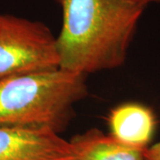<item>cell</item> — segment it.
I'll list each match as a JSON object with an SVG mask.
<instances>
[{"mask_svg":"<svg viewBox=\"0 0 160 160\" xmlns=\"http://www.w3.org/2000/svg\"><path fill=\"white\" fill-rule=\"evenodd\" d=\"M60 68L56 37L44 22L12 14L0 20V79Z\"/></svg>","mask_w":160,"mask_h":160,"instance_id":"3957f363","label":"cell"},{"mask_svg":"<svg viewBox=\"0 0 160 160\" xmlns=\"http://www.w3.org/2000/svg\"><path fill=\"white\" fill-rule=\"evenodd\" d=\"M0 160H78L69 141L46 128L0 126Z\"/></svg>","mask_w":160,"mask_h":160,"instance_id":"277c9868","label":"cell"},{"mask_svg":"<svg viewBox=\"0 0 160 160\" xmlns=\"http://www.w3.org/2000/svg\"><path fill=\"white\" fill-rule=\"evenodd\" d=\"M126 1H128V2L132 3V4H136V5L143 6V7H146L150 4L160 3V0H126Z\"/></svg>","mask_w":160,"mask_h":160,"instance_id":"ba28073f","label":"cell"},{"mask_svg":"<svg viewBox=\"0 0 160 160\" xmlns=\"http://www.w3.org/2000/svg\"><path fill=\"white\" fill-rule=\"evenodd\" d=\"M110 135L120 142L144 149L153 136L156 118L147 106L135 102L120 104L108 116Z\"/></svg>","mask_w":160,"mask_h":160,"instance_id":"5b68a950","label":"cell"},{"mask_svg":"<svg viewBox=\"0 0 160 160\" xmlns=\"http://www.w3.org/2000/svg\"><path fill=\"white\" fill-rule=\"evenodd\" d=\"M54 1L62 12L61 69L87 76L125 63L145 7L126 0Z\"/></svg>","mask_w":160,"mask_h":160,"instance_id":"6da1fadb","label":"cell"},{"mask_svg":"<svg viewBox=\"0 0 160 160\" xmlns=\"http://www.w3.org/2000/svg\"><path fill=\"white\" fill-rule=\"evenodd\" d=\"M69 142L78 160H144L145 149L126 145L97 128L76 134Z\"/></svg>","mask_w":160,"mask_h":160,"instance_id":"8992f818","label":"cell"},{"mask_svg":"<svg viewBox=\"0 0 160 160\" xmlns=\"http://www.w3.org/2000/svg\"><path fill=\"white\" fill-rule=\"evenodd\" d=\"M144 160H160V142L144 149Z\"/></svg>","mask_w":160,"mask_h":160,"instance_id":"52a82bcc","label":"cell"},{"mask_svg":"<svg viewBox=\"0 0 160 160\" xmlns=\"http://www.w3.org/2000/svg\"><path fill=\"white\" fill-rule=\"evenodd\" d=\"M87 94L86 76L61 68L0 79V126L61 133Z\"/></svg>","mask_w":160,"mask_h":160,"instance_id":"7a4b0ae2","label":"cell"},{"mask_svg":"<svg viewBox=\"0 0 160 160\" xmlns=\"http://www.w3.org/2000/svg\"><path fill=\"white\" fill-rule=\"evenodd\" d=\"M1 16H2V14L0 13V20H1Z\"/></svg>","mask_w":160,"mask_h":160,"instance_id":"9c48e42d","label":"cell"}]
</instances>
